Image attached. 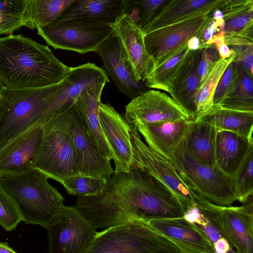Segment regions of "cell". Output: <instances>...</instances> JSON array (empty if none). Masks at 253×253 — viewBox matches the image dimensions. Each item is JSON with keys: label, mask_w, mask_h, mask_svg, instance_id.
Masks as SVG:
<instances>
[{"label": "cell", "mask_w": 253, "mask_h": 253, "mask_svg": "<svg viewBox=\"0 0 253 253\" xmlns=\"http://www.w3.org/2000/svg\"><path fill=\"white\" fill-rule=\"evenodd\" d=\"M74 0H25L24 26L31 29L56 19Z\"/></svg>", "instance_id": "cell-29"}, {"label": "cell", "mask_w": 253, "mask_h": 253, "mask_svg": "<svg viewBox=\"0 0 253 253\" xmlns=\"http://www.w3.org/2000/svg\"><path fill=\"white\" fill-rule=\"evenodd\" d=\"M225 21L223 31L225 35L233 36L242 32L249 26L253 24V8L236 15Z\"/></svg>", "instance_id": "cell-39"}, {"label": "cell", "mask_w": 253, "mask_h": 253, "mask_svg": "<svg viewBox=\"0 0 253 253\" xmlns=\"http://www.w3.org/2000/svg\"><path fill=\"white\" fill-rule=\"evenodd\" d=\"M169 160L186 185L196 194L219 206H229L237 201L233 178L216 166H206L195 159L186 149L183 140L170 154Z\"/></svg>", "instance_id": "cell-7"}, {"label": "cell", "mask_w": 253, "mask_h": 253, "mask_svg": "<svg viewBox=\"0 0 253 253\" xmlns=\"http://www.w3.org/2000/svg\"><path fill=\"white\" fill-rule=\"evenodd\" d=\"M72 134L80 175L108 179L114 172L110 161L101 154L84 125L75 103L73 105Z\"/></svg>", "instance_id": "cell-16"}, {"label": "cell", "mask_w": 253, "mask_h": 253, "mask_svg": "<svg viewBox=\"0 0 253 253\" xmlns=\"http://www.w3.org/2000/svg\"><path fill=\"white\" fill-rule=\"evenodd\" d=\"M204 47L191 50L169 92L170 96L194 120L195 98L199 87L198 65Z\"/></svg>", "instance_id": "cell-21"}, {"label": "cell", "mask_w": 253, "mask_h": 253, "mask_svg": "<svg viewBox=\"0 0 253 253\" xmlns=\"http://www.w3.org/2000/svg\"><path fill=\"white\" fill-rule=\"evenodd\" d=\"M73 105L42 125V138L34 167L61 184L80 175L72 129Z\"/></svg>", "instance_id": "cell-6"}, {"label": "cell", "mask_w": 253, "mask_h": 253, "mask_svg": "<svg viewBox=\"0 0 253 253\" xmlns=\"http://www.w3.org/2000/svg\"><path fill=\"white\" fill-rule=\"evenodd\" d=\"M0 253H17L8 246L7 242H0Z\"/></svg>", "instance_id": "cell-46"}, {"label": "cell", "mask_w": 253, "mask_h": 253, "mask_svg": "<svg viewBox=\"0 0 253 253\" xmlns=\"http://www.w3.org/2000/svg\"><path fill=\"white\" fill-rule=\"evenodd\" d=\"M71 67L60 61L48 46L22 34L0 37V82L9 89L56 84Z\"/></svg>", "instance_id": "cell-2"}, {"label": "cell", "mask_w": 253, "mask_h": 253, "mask_svg": "<svg viewBox=\"0 0 253 253\" xmlns=\"http://www.w3.org/2000/svg\"><path fill=\"white\" fill-rule=\"evenodd\" d=\"M96 228L74 206L64 207L59 221L47 230L48 253H84Z\"/></svg>", "instance_id": "cell-13"}, {"label": "cell", "mask_w": 253, "mask_h": 253, "mask_svg": "<svg viewBox=\"0 0 253 253\" xmlns=\"http://www.w3.org/2000/svg\"><path fill=\"white\" fill-rule=\"evenodd\" d=\"M252 146L253 139L229 131L217 130L214 153L216 166L232 177Z\"/></svg>", "instance_id": "cell-25"}, {"label": "cell", "mask_w": 253, "mask_h": 253, "mask_svg": "<svg viewBox=\"0 0 253 253\" xmlns=\"http://www.w3.org/2000/svg\"><path fill=\"white\" fill-rule=\"evenodd\" d=\"M220 31L218 24L214 20H212L205 30L200 41V44H203L210 41L216 32L217 33Z\"/></svg>", "instance_id": "cell-42"}, {"label": "cell", "mask_w": 253, "mask_h": 253, "mask_svg": "<svg viewBox=\"0 0 253 253\" xmlns=\"http://www.w3.org/2000/svg\"><path fill=\"white\" fill-rule=\"evenodd\" d=\"M132 149L131 167L164 185L177 197L186 212L196 207L193 191L183 181L171 163L144 143L137 130L130 131Z\"/></svg>", "instance_id": "cell-9"}, {"label": "cell", "mask_w": 253, "mask_h": 253, "mask_svg": "<svg viewBox=\"0 0 253 253\" xmlns=\"http://www.w3.org/2000/svg\"><path fill=\"white\" fill-rule=\"evenodd\" d=\"M213 246L215 253H228L230 250V245L224 238L219 239Z\"/></svg>", "instance_id": "cell-43"}, {"label": "cell", "mask_w": 253, "mask_h": 253, "mask_svg": "<svg viewBox=\"0 0 253 253\" xmlns=\"http://www.w3.org/2000/svg\"><path fill=\"white\" fill-rule=\"evenodd\" d=\"M74 207L97 229L133 219L172 218L179 202L164 185L131 167L127 172L114 171L102 194L77 197Z\"/></svg>", "instance_id": "cell-1"}, {"label": "cell", "mask_w": 253, "mask_h": 253, "mask_svg": "<svg viewBox=\"0 0 253 253\" xmlns=\"http://www.w3.org/2000/svg\"><path fill=\"white\" fill-rule=\"evenodd\" d=\"M218 8L223 14L224 21L253 8L252 0H223Z\"/></svg>", "instance_id": "cell-40"}, {"label": "cell", "mask_w": 253, "mask_h": 253, "mask_svg": "<svg viewBox=\"0 0 253 253\" xmlns=\"http://www.w3.org/2000/svg\"><path fill=\"white\" fill-rule=\"evenodd\" d=\"M194 120L209 123L217 130L229 131L253 139V111H239L213 105Z\"/></svg>", "instance_id": "cell-27"}, {"label": "cell", "mask_w": 253, "mask_h": 253, "mask_svg": "<svg viewBox=\"0 0 253 253\" xmlns=\"http://www.w3.org/2000/svg\"><path fill=\"white\" fill-rule=\"evenodd\" d=\"M64 82L37 88H3L0 92V153L23 133L44 123Z\"/></svg>", "instance_id": "cell-4"}, {"label": "cell", "mask_w": 253, "mask_h": 253, "mask_svg": "<svg viewBox=\"0 0 253 253\" xmlns=\"http://www.w3.org/2000/svg\"><path fill=\"white\" fill-rule=\"evenodd\" d=\"M223 0H168L144 29V35L153 30L192 17L210 14Z\"/></svg>", "instance_id": "cell-22"}, {"label": "cell", "mask_w": 253, "mask_h": 253, "mask_svg": "<svg viewBox=\"0 0 253 253\" xmlns=\"http://www.w3.org/2000/svg\"><path fill=\"white\" fill-rule=\"evenodd\" d=\"M193 196L200 212L234 247V253H253V195L240 207L217 205L194 191Z\"/></svg>", "instance_id": "cell-8"}, {"label": "cell", "mask_w": 253, "mask_h": 253, "mask_svg": "<svg viewBox=\"0 0 253 253\" xmlns=\"http://www.w3.org/2000/svg\"><path fill=\"white\" fill-rule=\"evenodd\" d=\"M220 58L218 52L214 44L204 47L198 68V88L205 80L213 65Z\"/></svg>", "instance_id": "cell-38"}, {"label": "cell", "mask_w": 253, "mask_h": 253, "mask_svg": "<svg viewBox=\"0 0 253 253\" xmlns=\"http://www.w3.org/2000/svg\"><path fill=\"white\" fill-rule=\"evenodd\" d=\"M62 184L70 195L77 197L94 196L103 193L107 179L79 175L66 178Z\"/></svg>", "instance_id": "cell-34"}, {"label": "cell", "mask_w": 253, "mask_h": 253, "mask_svg": "<svg viewBox=\"0 0 253 253\" xmlns=\"http://www.w3.org/2000/svg\"><path fill=\"white\" fill-rule=\"evenodd\" d=\"M125 119L131 130L137 124H160L193 120L186 111L165 92L142 91L126 105Z\"/></svg>", "instance_id": "cell-12"}, {"label": "cell", "mask_w": 253, "mask_h": 253, "mask_svg": "<svg viewBox=\"0 0 253 253\" xmlns=\"http://www.w3.org/2000/svg\"><path fill=\"white\" fill-rule=\"evenodd\" d=\"M3 86L2 85H1L0 82V92L1 91V90L3 89Z\"/></svg>", "instance_id": "cell-47"}, {"label": "cell", "mask_w": 253, "mask_h": 253, "mask_svg": "<svg viewBox=\"0 0 253 253\" xmlns=\"http://www.w3.org/2000/svg\"><path fill=\"white\" fill-rule=\"evenodd\" d=\"M236 57V53L232 50V54L229 58H220L211 68L196 94L195 119L212 107L214 95L218 83L228 65Z\"/></svg>", "instance_id": "cell-30"}, {"label": "cell", "mask_w": 253, "mask_h": 253, "mask_svg": "<svg viewBox=\"0 0 253 253\" xmlns=\"http://www.w3.org/2000/svg\"><path fill=\"white\" fill-rule=\"evenodd\" d=\"M126 0H74L54 21L111 25L124 13Z\"/></svg>", "instance_id": "cell-18"}, {"label": "cell", "mask_w": 253, "mask_h": 253, "mask_svg": "<svg viewBox=\"0 0 253 253\" xmlns=\"http://www.w3.org/2000/svg\"><path fill=\"white\" fill-rule=\"evenodd\" d=\"M25 0H0V34L7 36L24 26Z\"/></svg>", "instance_id": "cell-33"}, {"label": "cell", "mask_w": 253, "mask_h": 253, "mask_svg": "<svg viewBox=\"0 0 253 253\" xmlns=\"http://www.w3.org/2000/svg\"><path fill=\"white\" fill-rule=\"evenodd\" d=\"M145 220L174 242L183 253H215L203 230L184 217Z\"/></svg>", "instance_id": "cell-17"}, {"label": "cell", "mask_w": 253, "mask_h": 253, "mask_svg": "<svg viewBox=\"0 0 253 253\" xmlns=\"http://www.w3.org/2000/svg\"><path fill=\"white\" fill-rule=\"evenodd\" d=\"M110 26L119 38L138 80L144 82L154 66L145 49L144 34L125 13Z\"/></svg>", "instance_id": "cell-19"}, {"label": "cell", "mask_w": 253, "mask_h": 253, "mask_svg": "<svg viewBox=\"0 0 253 253\" xmlns=\"http://www.w3.org/2000/svg\"><path fill=\"white\" fill-rule=\"evenodd\" d=\"M43 135L42 126L29 129L0 153V174L34 168Z\"/></svg>", "instance_id": "cell-20"}, {"label": "cell", "mask_w": 253, "mask_h": 253, "mask_svg": "<svg viewBox=\"0 0 253 253\" xmlns=\"http://www.w3.org/2000/svg\"><path fill=\"white\" fill-rule=\"evenodd\" d=\"M217 130L204 121L191 120L183 139L188 152L200 163L215 166V145Z\"/></svg>", "instance_id": "cell-26"}, {"label": "cell", "mask_w": 253, "mask_h": 253, "mask_svg": "<svg viewBox=\"0 0 253 253\" xmlns=\"http://www.w3.org/2000/svg\"><path fill=\"white\" fill-rule=\"evenodd\" d=\"M212 20L210 14L198 15L144 34L145 49L152 61L153 69L191 38L197 37L200 41Z\"/></svg>", "instance_id": "cell-11"}, {"label": "cell", "mask_w": 253, "mask_h": 253, "mask_svg": "<svg viewBox=\"0 0 253 253\" xmlns=\"http://www.w3.org/2000/svg\"><path fill=\"white\" fill-rule=\"evenodd\" d=\"M168 0H126L124 13L143 32Z\"/></svg>", "instance_id": "cell-32"}, {"label": "cell", "mask_w": 253, "mask_h": 253, "mask_svg": "<svg viewBox=\"0 0 253 253\" xmlns=\"http://www.w3.org/2000/svg\"><path fill=\"white\" fill-rule=\"evenodd\" d=\"M190 121L138 124L135 128L152 150L169 160L170 154L184 138Z\"/></svg>", "instance_id": "cell-24"}, {"label": "cell", "mask_w": 253, "mask_h": 253, "mask_svg": "<svg viewBox=\"0 0 253 253\" xmlns=\"http://www.w3.org/2000/svg\"><path fill=\"white\" fill-rule=\"evenodd\" d=\"M218 106L239 111H253V74L241 64L235 90Z\"/></svg>", "instance_id": "cell-31"}, {"label": "cell", "mask_w": 253, "mask_h": 253, "mask_svg": "<svg viewBox=\"0 0 253 253\" xmlns=\"http://www.w3.org/2000/svg\"><path fill=\"white\" fill-rule=\"evenodd\" d=\"M216 49L218 52L220 58L222 59H227L229 58L232 52V50L228 47L226 42L222 44Z\"/></svg>", "instance_id": "cell-44"}, {"label": "cell", "mask_w": 253, "mask_h": 253, "mask_svg": "<svg viewBox=\"0 0 253 253\" xmlns=\"http://www.w3.org/2000/svg\"><path fill=\"white\" fill-rule=\"evenodd\" d=\"M106 83L92 86L82 91L75 104L86 129L102 155L107 160L113 159L111 151L103 134L99 119L101 96Z\"/></svg>", "instance_id": "cell-23"}, {"label": "cell", "mask_w": 253, "mask_h": 253, "mask_svg": "<svg viewBox=\"0 0 253 253\" xmlns=\"http://www.w3.org/2000/svg\"><path fill=\"white\" fill-rule=\"evenodd\" d=\"M191 49L188 42L182 45L160 65L153 69L145 80V85L169 93Z\"/></svg>", "instance_id": "cell-28"}, {"label": "cell", "mask_w": 253, "mask_h": 253, "mask_svg": "<svg viewBox=\"0 0 253 253\" xmlns=\"http://www.w3.org/2000/svg\"><path fill=\"white\" fill-rule=\"evenodd\" d=\"M196 224L200 227L209 237L213 246L220 239L223 238L210 221L202 213Z\"/></svg>", "instance_id": "cell-41"}, {"label": "cell", "mask_w": 253, "mask_h": 253, "mask_svg": "<svg viewBox=\"0 0 253 253\" xmlns=\"http://www.w3.org/2000/svg\"><path fill=\"white\" fill-rule=\"evenodd\" d=\"M240 66L235 59L228 65L216 86L213 105H220L234 92L239 77Z\"/></svg>", "instance_id": "cell-36"}, {"label": "cell", "mask_w": 253, "mask_h": 253, "mask_svg": "<svg viewBox=\"0 0 253 253\" xmlns=\"http://www.w3.org/2000/svg\"><path fill=\"white\" fill-rule=\"evenodd\" d=\"M21 221L22 216L16 203L0 185V225L6 231H11Z\"/></svg>", "instance_id": "cell-37"}, {"label": "cell", "mask_w": 253, "mask_h": 253, "mask_svg": "<svg viewBox=\"0 0 253 253\" xmlns=\"http://www.w3.org/2000/svg\"><path fill=\"white\" fill-rule=\"evenodd\" d=\"M200 45V40L197 37L191 38L188 42V46L191 50H196L198 49Z\"/></svg>", "instance_id": "cell-45"}, {"label": "cell", "mask_w": 253, "mask_h": 253, "mask_svg": "<svg viewBox=\"0 0 253 253\" xmlns=\"http://www.w3.org/2000/svg\"></svg>", "instance_id": "cell-48"}, {"label": "cell", "mask_w": 253, "mask_h": 253, "mask_svg": "<svg viewBox=\"0 0 253 253\" xmlns=\"http://www.w3.org/2000/svg\"><path fill=\"white\" fill-rule=\"evenodd\" d=\"M232 178L237 201L243 203L253 194V146Z\"/></svg>", "instance_id": "cell-35"}, {"label": "cell", "mask_w": 253, "mask_h": 253, "mask_svg": "<svg viewBox=\"0 0 253 253\" xmlns=\"http://www.w3.org/2000/svg\"><path fill=\"white\" fill-rule=\"evenodd\" d=\"M39 169L0 174V185L16 203L22 221L49 229L57 223L64 198Z\"/></svg>", "instance_id": "cell-3"}, {"label": "cell", "mask_w": 253, "mask_h": 253, "mask_svg": "<svg viewBox=\"0 0 253 253\" xmlns=\"http://www.w3.org/2000/svg\"><path fill=\"white\" fill-rule=\"evenodd\" d=\"M100 126L112 155L115 172H127L132 161L130 128L125 118L108 103L99 107Z\"/></svg>", "instance_id": "cell-14"}, {"label": "cell", "mask_w": 253, "mask_h": 253, "mask_svg": "<svg viewBox=\"0 0 253 253\" xmlns=\"http://www.w3.org/2000/svg\"><path fill=\"white\" fill-rule=\"evenodd\" d=\"M84 253H183L144 219H133L97 232Z\"/></svg>", "instance_id": "cell-5"}, {"label": "cell", "mask_w": 253, "mask_h": 253, "mask_svg": "<svg viewBox=\"0 0 253 253\" xmlns=\"http://www.w3.org/2000/svg\"><path fill=\"white\" fill-rule=\"evenodd\" d=\"M37 29V34L55 49L80 54L95 51L113 33L109 25L79 22L52 23Z\"/></svg>", "instance_id": "cell-10"}, {"label": "cell", "mask_w": 253, "mask_h": 253, "mask_svg": "<svg viewBox=\"0 0 253 253\" xmlns=\"http://www.w3.org/2000/svg\"><path fill=\"white\" fill-rule=\"evenodd\" d=\"M105 72L119 90L131 99L142 92L139 82L118 37L111 35L95 51Z\"/></svg>", "instance_id": "cell-15"}]
</instances>
